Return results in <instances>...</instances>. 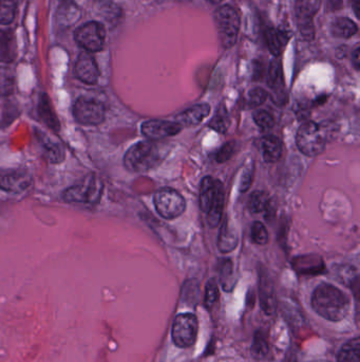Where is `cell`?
Returning a JSON list of instances; mask_svg holds the SVG:
<instances>
[{
  "mask_svg": "<svg viewBox=\"0 0 360 362\" xmlns=\"http://www.w3.org/2000/svg\"><path fill=\"white\" fill-rule=\"evenodd\" d=\"M219 296H220V294H219L218 283H217L216 279L212 277L206 284L205 298H204L205 306L207 308H212L218 302Z\"/></svg>",
  "mask_w": 360,
  "mask_h": 362,
  "instance_id": "cell-35",
  "label": "cell"
},
{
  "mask_svg": "<svg viewBox=\"0 0 360 362\" xmlns=\"http://www.w3.org/2000/svg\"><path fill=\"white\" fill-rule=\"evenodd\" d=\"M265 37H266L267 47H269V51L277 58L282 54V50L290 39V35L285 30L269 28L265 33Z\"/></svg>",
  "mask_w": 360,
  "mask_h": 362,
  "instance_id": "cell-23",
  "label": "cell"
},
{
  "mask_svg": "<svg viewBox=\"0 0 360 362\" xmlns=\"http://www.w3.org/2000/svg\"><path fill=\"white\" fill-rule=\"evenodd\" d=\"M263 159L267 163H275L282 156V143L278 137L267 135L261 140Z\"/></svg>",
  "mask_w": 360,
  "mask_h": 362,
  "instance_id": "cell-21",
  "label": "cell"
},
{
  "mask_svg": "<svg viewBox=\"0 0 360 362\" xmlns=\"http://www.w3.org/2000/svg\"><path fill=\"white\" fill-rule=\"evenodd\" d=\"M199 323L193 313H179L172 324V337L174 344L181 349L193 347L197 341Z\"/></svg>",
  "mask_w": 360,
  "mask_h": 362,
  "instance_id": "cell-7",
  "label": "cell"
},
{
  "mask_svg": "<svg viewBox=\"0 0 360 362\" xmlns=\"http://www.w3.org/2000/svg\"><path fill=\"white\" fill-rule=\"evenodd\" d=\"M321 7V0H296L295 15L297 28L304 41L311 42L315 39L314 18Z\"/></svg>",
  "mask_w": 360,
  "mask_h": 362,
  "instance_id": "cell-8",
  "label": "cell"
},
{
  "mask_svg": "<svg viewBox=\"0 0 360 362\" xmlns=\"http://www.w3.org/2000/svg\"><path fill=\"white\" fill-rule=\"evenodd\" d=\"M18 56V43L11 30H0V62H13Z\"/></svg>",
  "mask_w": 360,
  "mask_h": 362,
  "instance_id": "cell-19",
  "label": "cell"
},
{
  "mask_svg": "<svg viewBox=\"0 0 360 362\" xmlns=\"http://www.w3.org/2000/svg\"><path fill=\"white\" fill-rule=\"evenodd\" d=\"M236 149H237V142L235 141H229V142L225 143L216 154V160L218 163H224V162L229 161L233 154H235Z\"/></svg>",
  "mask_w": 360,
  "mask_h": 362,
  "instance_id": "cell-38",
  "label": "cell"
},
{
  "mask_svg": "<svg viewBox=\"0 0 360 362\" xmlns=\"http://www.w3.org/2000/svg\"><path fill=\"white\" fill-rule=\"evenodd\" d=\"M267 96L269 94H267L266 90L260 87L254 88L248 92V105L252 108H256L267 100Z\"/></svg>",
  "mask_w": 360,
  "mask_h": 362,
  "instance_id": "cell-37",
  "label": "cell"
},
{
  "mask_svg": "<svg viewBox=\"0 0 360 362\" xmlns=\"http://www.w3.org/2000/svg\"><path fill=\"white\" fill-rule=\"evenodd\" d=\"M221 285L225 292H231L233 286H235V280H233V267L231 260L224 261L220 269Z\"/></svg>",
  "mask_w": 360,
  "mask_h": 362,
  "instance_id": "cell-32",
  "label": "cell"
},
{
  "mask_svg": "<svg viewBox=\"0 0 360 362\" xmlns=\"http://www.w3.org/2000/svg\"><path fill=\"white\" fill-rule=\"evenodd\" d=\"M199 296V284L195 280L187 281L182 288V301L188 305L197 304Z\"/></svg>",
  "mask_w": 360,
  "mask_h": 362,
  "instance_id": "cell-33",
  "label": "cell"
},
{
  "mask_svg": "<svg viewBox=\"0 0 360 362\" xmlns=\"http://www.w3.org/2000/svg\"><path fill=\"white\" fill-rule=\"evenodd\" d=\"M212 4H220L222 3L223 0H210Z\"/></svg>",
  "mask_w": 360,
  "mask_h": 362,
  "instance_id": "cell-42",
  "label": "cell"
},
{
  "mask_svg": "<svg viewBox=\"0 0 360 362\" xmlns=\"http://www.w3.org/2000/svg\"><path fill=\"white\" fill-rule=\"evenodd\" d=\"M155 210L164 220H174L182 216L186 209L184 197L174 189L164 188L153 197Z\"/></svg>",
  "mask_w": 360,
  "mask_h": 362,
  "instance_id": "cell-6",
  "label": "cell"
},
{
  "mask_svg": "<svg viewBox=\"0 0 360 362\" xmlns=\"http://www.w3.org/2000/svg\"><path fill=\"white\" fill-rule=\"evenodd\" d=\"M358 27L353 20L347 18H339L330 27L333 37L338 39H349L357 33Z\"/></svg>",
  "mask_w": 360,
  "mask_h": 362,
  "instance_id": "cell-25",
  "label": "cell"
},
{
  "mask_svg": "<svg viewBox=\"0 0 360 362\" xmlns=\"http://www.w3.org/2000/svg\"><path fill=\"white\" fill-rule=\"evenodd\" d=\"M252 119L260 130H269L275 126V119L269 111L259 109L252 113Z\"/></svg>",
  "mask_w": 360,
  "mask_h": 362,
  "instance_id": "cell-34",
  "label": "cell"
},
{
  "mask_svg": "<svg viewBox=\"0 0 360 362\" xmlns=\"http://www.w3.org/2000/svg\"><path fill=\"white\" fill-rule=\"evenodd\" d=\"M267 84L276 96L275 102L283 103L284 100V81L283 70H282L281 61L275 58L271 61L267 73Z\"/></svg>",
  "mask_w": 360,
  "mask_h": 362,
  "instance_id": "cell-16",
  "label": "cell"
},
{
  "mask_svg": "<svg viewBox=\"0 0 360 362\" xmlns=\"http://www.w3.org/2000/svg\"><path fill=\"white\" fill-rule=\"evenodd\" d=\"M37 111H39V116L41 121L48 127L51 128L54 132H58L60 130V120H58V116H56V111H54L51 100H50L49 96L47 94H41V98H39Z\"/></svg>",
  "mask_w": 360,
  "mask_h": 362,
  "instance_id": "cell-20",
  "label": "cell"
},
{
  "mask_svg": "<svg viewBox=\"0 0 360 362\" xmlns=\"http://www.w3.org/2000/svg\"><path fill=\"white\" fill-rule=\"evenodd\" d=\"M216 193V180L212 177L206 176L200 185L199 206L204 213H208L212 208Z\"/></svg>",
  "mask_w": 360,
  "mask_h": 362,
  "instance_id": "cell-22",
  "label": "cell"
},
{
  "mask_svg": "<svg viewBox=\"0 0 360 362\" xmlns=\"http://www.w3.org/2000/svg\"><path fill=\"white\" fill-rule=\"evenodd\" d=\"M165 155L163 149L153 141H140L126 151L124 164L129 172H148L157 168Z\"/></svg>",
  "mask_w": 360,
  "mask_h": 362,
  "instance_id": "cell-2",
  "label": "cell"
},
{
  "mask_svg": "<svg viewBox=\"0 0 360 362\" xmlns=\"http://www.w3.org/2000/svg\"><path fill=\"white\" fill-rule=\"evenodd\" d=\"M338 362H360V341L359 338L353 339L343 345L339 351Z\"/></svg>",
  "mask_w": 360,
  "mask_h": 362,
  "instance_id": "cell-27",
  "label": "cell"
},
{
  "mask_svg": "<svg viewBox=\"0 0 360 362\" xmlns=\"http://www.w3.org/2000/svg\"><path fill=\"white\" fill-rule=\"evenodd\" d=\"M33 178L30 173L20 168L0 170V190L8 193H22L30 188Z\"/></svg>",
  "mask_w": 360,
  "mask_h": 362,
  "instance_id": "cell-11",
  "label": "cell"
},
{
  "mask_svg": "<svg viewBox=\"0 0 360 362\" xmlns=\"http://www.w3.org/2000/svg\"><path fill=\"white\" fill-rule=\"evenodd\" d=\"M252 239L255 244H258V245H265L269 242V233L262 223L255 222L252 225Z\"/></svg>",
  "mask_w": 360,
  "mask_h": 362,
  "instance_id": "cell-36",
  "label": "cell"
},
{
  "mask_svg": "<svg viewBox=\"0 0 360 362\" xmlns=\"http://www.w3.org/2000/svg\"><path fill=\"white\" fill-rule=\"evenodd\" d=\"M314 311L330 322L342 321L349 315L351 302L349 297L330 284H321L311 296Z\"/></svg>",
  "mask_w": 360,
  "mask_h": 362,
  "instance_id": "cell-1",
  "label": "cell"
},
{
  "mask_svg": "<svg viewBox=\"0 0 360 362\" xmlns=\"http://www.w3.org/2000/svg\"><path fill=\"white\" fill-rule=\"evenodd\" d=\"M252 170L248 168V170H244L243 175H242L239 187L240 192H248V189H250V186H252Z\"/></svg>",
  "mask_w": 360,
  "mask_h": 362,
  "instance_id": "cell-39",
  "label": "cell"
},
{
  "mask_svg": "<svg viewBox=\"0 0 360 362\" xmlns=\"http://www.w3.org/2000/svg\"><path fill=\"white\" fill-rule=\"evenodd\" d=\"M258 294L262 311L266 315H274L277 308L275 286L266 269L263 266L258 268Z\"/></svg>",
  "mask_w": 360,
  "mask_h": 362,
  "instance_id": "cell-12",
  "label": "cell"
},
{
  "mask_svg": "<svg viewBox=\"0 0 360 362\" xmlns=\"http://www.w3.org/2000/svg\"><path fill=\"white\" fill-rule=\"evenodd\" d=\"M250 351H252V356L257 359H263V358L266 357L269 347L264 332H261V330L256 332V334L254 335V339H252Z\"/></svg>",
  "mask_w": 360,
  "mask_h": 362,
  "instance_id": "cell-29",
  "label": "cell"
},
{
  "mask_svg": "<svg viewBox=\"0 0 360 362\" xmlns=\"http://www.w3.org/2000/svg\"><path fill=\"white\" fill-rule=\"evenodd\" d=\"M238 245L237 232L229 227V222H225L222 225L220 233H219L218 248L222 254H229V252L235 250Z\"/></svg>",
  "mask_w": 360,
  "mask_h": 362,
  "instance_id": "cell-24",
  "label": "cell"
},
{
  "mask_svg": "<svg viewBox=\"0 0 360 362\" xmlns=\"http://www.w3.org/2000/svg\"><path fill=\"white\" fill-rule=\"evenodd\" d=\"M208 126L216 132L220 134H225L231 126V119H229V113L224 107H220L218 113L214 115V117L210 120Z\"/></svg>",
  "mask_w": 360,
  "mask_h": 362,
  "instance_id": "cell-31",
  "label": "cell"
},
{
  "mask_svg": "<svg viewBox=\"0 0 360 362\" xmlns=\"http://www.w3.org/2000/svg\"><path fill=\"white\" fill-rule=\"evenodd\" d=\"M352 63H353L354 68L356 70H359L360 69V47L357 46L355 49L352 52Z\"/></svg>",
  "mask_w": 360,
  "mask_h": 362,
  "instance_id": "cell-40",
  "label": "cell"
},
{
  "mask_svg": "<svg viewBox=\"0 0 360 362\" xmlns=\"http://www.w3.org/2000/svg\"><path fill=\"white\" fill-rule=\"evenodd\" d=\"M292 267L300 275H318L324 271L323 261L319 256H297L292 262Z\"/></svg>",
  "mask_w": 360,
  "mask_h": 362,
  "instance_id": "cell-15",
  "label": "cell"
},
{
  "mask_svg": "<svg viewBox=\"0 0 360 362\" xmlns=\"http://www.w3.org/2000/svg\"><path fill=\"white\" fill-rule=\"evenodd\" d=\"M296 144L303 155L316 157L326 149V134L317 123L307 122L297 130Z\"/></svg>",
  "mask_w": 360,
  "mask_h": 362,
  "instance_id": "cell-4",
  "label": "cell"
},
{
  "mask_svg": "<svg viewBox=\"0 0 360 362\" xmlns=\"http://www.w3.org/2000/svg\"><path fill=\"white\" fill-rule=\"evenodd\" d=\"M225 192L224 186L220 180H216V193L212 208L208 211L207 222L210 228H217L220 224L224 209Z\"/></svg>",
  "mask_w": 360,
  "mask_h": 362,
  "instance_id": "cell-18",
  "label": "cell"
},
{
  "mask_svg": "<svg viewBox=\"0 0 360 362\" xmlns=\"http://www.w3.org/2000/svg\"><path fill=\"white\" fill-rule=\"evenodd\" d=\"M210 106L208 104H197L176 116V122L182 126L198 125L208 117Z\"/></svg>",
  "mask_w": 360,
  "mask_h": 362,
  "instance_id": "cell-17",
  "label": "cell"
},
{
  "mask_svg": "<svg viewBox=\"0 0 360 362\" xmlns=\"http://www.w3.org/2000/svg\"><path fill=\"white\" fill-rule=\"evenodd\" d=\"M73 116L83 125H100L105 120V107L94 99L79 98L73 106Z\"/></svg>",
  "mask_w": 360,
  "mask_h": 362,
  "instance_id": "cell-10",
  "label": "cell"
},
{
  "mask_svg": "<svg viewBox=\"0 0 360 362\" xmlns=\"http://www.w3.org/2000/svg\"><path fill=\"white\" fill-rule=\"evenodd\" d=\"M103 188L102 180L96 175L89 174L84 177L79 184L67 189L63 197L67 203L94 205L102 197Z\"/></svg>",
  "mask_w": 360,
  "mask_h": 362,
  "instance_id": "cell-3",
  "label": "cell"
},
{
  "mask_svg": "<svg viewBox=\"0 0 360 362\" xmlns=\"http://www.w3.org/2000/svg\"><path fill=\"white\" fill-rule=\"evenodd\" d=\"M269 201L266 193L262 192V191H255L250 194V199H248V210L252 214L261 213L266 209Z\"/></svg>",
  "mask_w": 360,
  "mask_h": 362,
  "instance_id": "cell-30",
  "label": "cell"
},
{
  "mask_svg": "<svg viewBox=\"0 0 360 362\" xmlns=\"http://www.w3.org/2000/svg\"><path fill=\"white\" fill-rule=\"evenodd\" d=\"M216 22L223 47L225 49H231L237 42L238 35H239V13L231 6H222L217 10Z\"/></svg>",
  "mask_w": 360,
  "mask_h": 362,
  "instance_id": "cell-5",
  "label": "cell"
},
{
  "mask_svg": "<svg viewBox=\"0 0 360 362\" xmlns=\"http://www.w3.org/2000/svg\"><path fill=\"white\" fill-rule=\"evenodd\" d=\"M354 13H355L356 18H360V0H354L353 4Z\"/></svg>",
  "mask_w": 360,
  "mask_h": 362,
  "instance_id": "cell-41",
  "label": "cell"
},
{
  "mask_svg": "<svg viewBox=\"0 0 360 362\" xmlns=\"http://www.w3.org/2000/svg\"><path fill=\"white\" fill-rule=\"evenodd\" d=\"M183 126L178 122L164 121V120H149L141 126L142 134L148 140L158 141L169 138L180 134Z\"/></svg>",
  "mask_w": 360,
  "mask_h": 362,
  "instance_id": "cell-13",
  "label": "cell"
},
{
  "mask_svg": "<svg viewBox=\"0 0 360 362\" xmlns=\"http://www.w3.org/2000/svg\"><path fill=\"white\" fill-rule=\"evenodd\" d=\"M75 39L77 45L86 51L98 52L104 47L106 31L100 23L89 22L77 29Z\"/></svg>",
  "mask_w": 360,
  "mask_h": 362,
  "instance_id": "cell-9",
  "label": "cell"
},
{
  "mask_svg": "<svg viewBox=\"0 0 360 362\" xmlns=\"http://www.w3.org/2000/svg\"><path fill=\"white\" fill-rule=\"evenodd\" d=\"M18 0H0V24H12L18 12Z\"/></svg>",
  "mask_w": 360,
  "mask_h": 362,
  "instance_id": "cell-28",
  "label": "cell"
},
{
  "mask_svg": "<svg viewBox=\"0 0 360 362\" xmlns=\"http://www.w3.org/2000/svg\"><path fill=\"white\" fill-rule=\"evenodd\" d=\"M43 147L46 158L51 163L58 164L64 161L66 153H65L64 146L60 143L50 140L49 138H45V140H43Z\"/></svg>",
  "mask_w": 360,
  "mask_h": 362,
  "instance_id": "cell-26",
  "label": "cell"
},
{
  "mask_svg": "<svg viewBox=\"0 0 360 362\" xmlns=\"http://www.w3.org/2000/svg\"><path fill=\"white\" fill-rule=\"evenodd\" d=\"M75 75L79 81L88 85L98 83L100 69L94 56L89 52L84 51L79 54L75 63Z\"/></svg>",
  "mask_w": 360,
  "mask_h": 362,
  "instance_id": "cell-14",
  "label": "cell"
}]
</instances>
